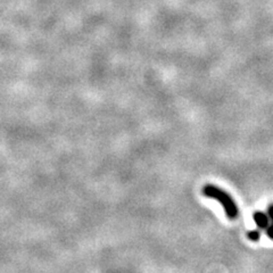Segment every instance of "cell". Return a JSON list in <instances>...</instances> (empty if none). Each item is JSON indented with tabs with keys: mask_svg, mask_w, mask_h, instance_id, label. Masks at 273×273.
<instances>
[{
	"mask_svg": "<svg viewBox=\"0 0 273 273\" xmlns=\"http://www.w3.org/2000/svg\"><path fill=\"white\" fill-rule=\"evenodd\" d=\"M267 215H268V217H270V226H268V228L266 229V234H267L268 238L273 240V203L268 205Z\"/></svg>",
	"mask_w": 273,
	"mask_h": 273,
	"instance_id": "cell-3",
	"label": "cell"
},
{
	"mask_svg": "<svg viewBox=\"0 0 273 273\" xmlns=\"http://www.w3.org/2000/svg\"><path fill=\"white\" fill-rule=\"evenodd\" d=\"M247 237L249 240L252 241H258L259 238H261V234H259L258 230H253V231H249L247 234Z\"/></svg>",
	"mask_w": 273,
	"mask_h": 273,
	"instance_id": "cell-4",
	"label": "cell"
},
{
	"mask_svg": "<svg viewBox=\"0 0 273 273\" xmlns=\"http://www.w3.org/2000/svg\"><path fill=\"white\" fill-rule=\"evenodd\" d=\"M253 219L255 223H256V226L261 230H266L268 226H270V217H268V215H266L265 213H263L261 211L255 212Z\"/></svg>",
	"mask_w": 273,
	"mask_h": 273,
	"instance_id": "cell-2",
	"label": "cell"
},
{
	"mask_svg": "<svg viewBox=\"0 0 273 273\" xmlns=\"http://www.w3.org/2000/svg\"><path fill=\"white\" fill-rule=\"evenodd\" d=\"M204 196L208 197V198H213L217 200L219 203L222 205L223 209L228 219L230 220H236L239 216V207L235 199L232 198L229 192L221 189L214 185H205L203 188Z\"/></svg>",
	"mask_w": 273,
	"mask_h": 273,
	"instance_id": "cell-1",
	"label": "cell"
}]
</instances>
